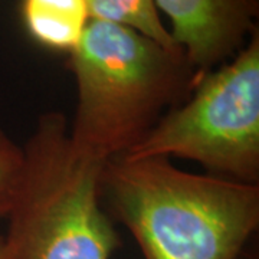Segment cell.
<instances>
[{"instance_id": "cell-1", "label": "cell", "mask_w": 259, "mask_h": 259, "mask_svg": "<svg viewBox=\"0 0 259 259\" xmlns=\"http://www.w3.org/2000/svg\"><path fill=\"white\" fill-rule=\"evenodd\" d=\"M102 197L144 259H238L259 226V186L196 175L168 158H115Z\"/></svg>"}, {"instance_id": "cell-2", "label": "cell", "mask_w": 259, "mask_h": 259, "mask_svg": "<svg viewBox=\"0 0 259 259\" xmlns=\"http://www.w3.org/2000/svg\"><path fill=\"white\" fill-rule=\"evenodd\" d=\"M76 108L69 136L107 164L122 157L193 91L200 75L183 49L120 25L90 20L71 52Z\"/></svg>"}, {"instance_id": "cell-3", "label": "cell", "mask_w": 259, "mask_h": 259, "mask_svg": "<svg viewBox=\"0 0 259 259\" xmlns=\"http://www.w3.org/2000/svg\"><path fill=\"white\" fill-rule=\"evenodd\" d=\"M22 154L6 259L111 258L120 236L101 204L105 164L75 147L64 114H42Z\"/></svg>"}, {"instance_id": "cell-4", "label": "cell", "mask_w": 259, "mask_h": 259, "mask_svg": "<svg viewBox=\"0 0 259 259\" xmlns=\"http://www.w3.org/2000/svg\"><path fill=\"white\" fill-rule=\"evenodd\" d=\"M186 158L209 175L259 182V30L229 61L200 75L171 108L120 158Z\"/></svg>"}, {"instance_id": "cell-5", "label": "cell", "mask_w": 259, "mask_h": 259, "mask_svg": "<svg viewBox=\"0 0 259 259\" xmlns=\"http://www.w3.org/2000/svg\"><path fill=\"white\" fill-rule=\"evenodd\" d=\"M170 35L199 74L212 71L241 51L253 33L259 0H154Z\"/></svg>"}, {"instance_id": "cell-6", "label": "cell", "mask_w": 259, "mask_h": 259, "mask_svg": "<svg viewBox=\"0 0 259 259\" xmlns=\"http://www.w3.org/2000/svg\"><path fill=\"white\" fill-rule=\"evenodd\" d=\"M22 19L39 45L71 54L82 37L90 13L85 0H23Z\"/></svg>"}, {"instance_id": "cell-7", "label": "cell", "mask_w": 259, "mask_h": 259, "mask_svg": "<svg viewBox=\"0 0 259 259\" xmlns=\"http://www.w3.org/2000/svg\"><path fill=\"white\" fill-rule=\"evenodd\" d=\"M90 20L120 25L166 48H179L163 25L154 0H85ZM182 49V48H180Z\"/></svg>"}, {"instance_id": "cell-8", "label": "cell", "mask_w": 259, "mask_h": 259, "mask_svg": "<svg viewBox=\"0 0 259 259\" xmlns=\"http://www.w3.org/2000/svg\"><path fill=\"white\" fill-rule=\"evenodd\" d=\"M22 147L0 128V218H6L22 168Z\"/></svg>"}, {"instance_id": "cell-9", "label": "cell", "mask_w": 259, "mask_h": 259, "mask_svg": "<svg viewBox=\"0 0 259 259\" xmlns=\"http://www.w3.org/2000/svg\"><path fill=\"white\" fill-rule=\"evenodd\" d=\"M0 259H6V250H5V241L0 235Z\"/></svg>"}]
</instances>
